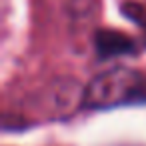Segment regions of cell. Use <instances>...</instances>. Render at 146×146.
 Wrapping results in <instances>:
<instances>
[{
	"mask_svg": "<svg viewBox=\"0 0 146 146\" xmlns=\"http://www.w3.org/2000/svg\"><path fill=\"white\" fill-rule=\"evenodd\" d=\"M142 98H146V76L128 66H114L100 72L86 84L82 92V106L102 110Z\"/></svg>",
	"mask_w": 146,
	"mask_h": 146,
	"instance_id": "obj_1",
	"label": "cell"
},
{
	"mask_svg": "<svg viewBox=\"0 0 146 146\" xmlns=\"http://www.w3.org/2000/svg\"><path fill=\"white\" fill-rule=\"evenodd\" d=\"M98 48L102 50V54L106 56H116V54H126V52H132V42L122 36V34H100L98 36Z\"/></svg>",
	"mask_w": 146,
	"mask_h": 146,
	"instance_id": "obj_2",
	"label": "cell"
}]
</instances>
